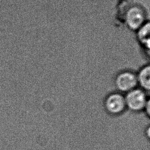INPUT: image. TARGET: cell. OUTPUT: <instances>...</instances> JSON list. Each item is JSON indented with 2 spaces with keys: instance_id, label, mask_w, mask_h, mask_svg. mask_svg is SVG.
I'll return each mask as SVG.
<instances>
[{
  "instance_id": "obj_4",
  "label": "cell",
  "mask_w": 150,
  "mask_h": 150,
  "mask_svg": "<svg viewBox=\"0 0 150 150\" xmlns=\"http://www.w3.org/2000/svg\"><path fill=\"white\" fill-rule=\"evenodd\" d=\"M127 110L133 113L144 112L149 94L138 87L124 94Z\"/></svg>"
},
{
  "instance_id": "obj_2",
  "label": "cell",
  "mask_w": 150,
  "mask_h": 150,
  "mask_svg": "<svg viewBox=\"0 0 150 150\" xmlns=\"http://www.w3.org/2000/svg\"><path fill=\"white\" fill-rule=\"evenodd\" d=\"M123 19L125 27L133 33H135L148 20L145 9L136 4H132L127 8Z\"/></svg>"
},
{
  "instance_id": "obj_5",
  "label": "cell",
  "mask_w": 150,
  "mask_h": 150,
  "mask_svg": "<svg viewBox=\"0 0 150 150\" xmlns=\"http://www.w3.org/2000/svg\"><path fill=\"white\" fill-rule=\"evenodd\" d=\"M138 87L150 94V62L141 66L137 71Z\"/></svg>"
},
{
  "instance_id": "obj_6",
  "label": "cell",
  "mask_w": 150,
  "mask_h": 150,
  "mask_svg": "<svg viewBox=\"0 0 150 150\" xmlns=\"http://www.w3.org/2000/svg\"><path fill=\"white\" fill-rule=\"evenodd\" d=\"M144 112L145 114L146 117L150 120V94L149 95L148 101L145 107V108L144 110Z\"/></svg>"
},
{
  "instance_id": "obj_3",
  "label": "cell",
  "mask_w": 150,
  "mask_h": 150,
  "mask_svg": "<svg viewBox=\"0 0 150 150\" xmlns=\"http://www.w3.org/2000/svg\"><path fill=\"white\" fill-rule=\"evenodd\" d=\"M115 90L124 94L138 87L137 71L129 69L118 71L114 77Z\"/></svg>"
},
{
  "instance_id": "obj_1",
  "label": "cell",
  "mask_w": 150,
  "mask_h": 150,
  "mask_svg": "<svg viewBox=\"0 0 150 150\" xmlns=\"http://www.w3.org/2000/svg\"><path fill=\"white\" fill-rule=\"evenodd\" d=\"M103 107L106 114L112 117H120L127 111L124 94L116 90L106 94Z\"/></svg>"
},
{
  "instance_id": "obj_7",
  "label": "cell",
  "mask_w": 150,
  "mask_h": 150,
  "mask_svg": "<svg viewBox=\"0 0 150 150\" xmlns=\"http://www.w3.org/2000/svg\"><path fill=\"white\" fill-rule=\"evenodd\" d=\"M144 134L146 139L150 141V124H148L144 128Z\"/></svg>"
}]
</instances>
